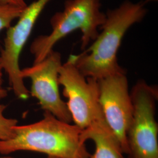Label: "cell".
I'll return each instance as SVG.
<instances>
[{"instance_id": "obj_11", "label": "cell", "mask_w": 158, "mask_h": 158, "mask_svg": "<svg viewBox=\"0 0 158 158\" xmlns=\"http://www.w3.org/2000/svg\"><path fill=\"white\" fill-rule=\"evenodd\" d=\"M6 106L0 104V141L12 138L15 134L14 127L18 125V120L8 118L4 115Z\"/></svg>"}, {"instance_id": "obj_14", "label": "cell", "mask_w": 158, "mask_h": 158, "mask_svg": "<svg viewBox=\"0 0 158 158\" xmlns=\"http://www.w3.org/2000/svg\"><path fill=\"white\" fill-rule=\"evenodd\" d=\"M2 64H1V59H0V77H2Z\"/></svg>"}, {"instance_id": "obj_12", "label": "cell", "mask_w": 158, "mask_h": 158, "mask_svg": "<svg viewBox=\"0 0 158 158\" xmlns=\"http://www.w3.org/2000/svg\"><path fill=\"white\" fill-rule=\"evenodd\" d=\"M0 3L25 8L28 4L25 0H0Z\"/></svg>"}, {"instance_id": "obj_15", "label": "cell", "mask_w": 158, "mask_h": 158, "mask_svg": "<svg viewBox=\"0 0 158 158\" xmlns=\"http://www.w3.org/2000/svg\"><path fill=\"white\" fill-rule=\"evenodd\" d=\"M0 158H12L10 156H2V157H0ZM46 158H59L57 157H55V156H48V157Z\"/></svg>"}, {"instance_id": "obj_7", "label": "cell", "mask_w": 158, "mask_h": 158, "mask_svg": "<svg viewBox=\"0 0 158 158\" xmlns=\"http://www.w3.org/2000/svg\"><path fill=\"white\" fill-rule=\"evenodd\" d=\"M62 65L60 53L53 50L41 62L21 69V75L23 79L31 80L30 94L38 100L45 112L71 123L73 122L71 114L59 93V73Z\"/></svg>"}, {"instance_id": "obj_3", "label": "cell", "mask_w": 158, "mask_h": 158, "mask_svg": "<svg viewBox=\"0 0 158 158\" xmlns=\"http://www.w3.org/2000/svg\"><path fill=\"white\" fill-rule=\"evenodd\" d=\"M101 4V0H66L63 11L51 18V33L37 37L32 43L30 51L34 63L44 60L60 40L77 30L81 32V49H85L105 22L106 15Z\"/></svg>"}, {"instance_id": "obj_5", "label": "cell", "mask_w": 158, "mask_h": 158, "mask_svg": "<svg viewBox=\"0 0 158 158\" xmlns=\"http://www.w3.org/2000/svg\"><path fill=\"white\" fill-rule=\"evenodd\" d=\"M59 85L63 86V96L74 124L84 130L97 120L104 119L99 102L97 80L86 77L73 63L68 59L59 73Z\"/></svg>"}, {"instance_id": "obj_8", "label": "cell", "mask_w": 158, "mask_h": 158, "mask_svg": "<svg viewBox=\"0 0 158 158\" xmlns=\"http://www.w3.org/2000/svg\"><path fill=\"white\" fill-rule=\"evenodd\" d=\"M97 83L104 119L127 155V132L132 118L133 105L126 72L98 79Z\"/></svg>"}, {"instance_id": "obj_6", "label": "cell", "mask_w": 158, "mask_h": 158, "mask_svg": "<svg viewBox=\"0 0 158 158\" xmlns=\"http://www.w3.org/2000/svg\"><path fill=\"white\" fill-rule=\"evenodd\" d=\"M50 1L36 0L28 5L18 18L17 23L7 29L4 47L1 50L2 69L8 75L15 95L21 100L28 99L30 93L21 75V53L40 15Z\"/></svg>"}, {"instance_id": "obj_1", "label": "cell", "mask_w": 158, "mask_h": 158, "mask_svg": "<svg viewBox=\"0 0 158 158\" xmlns=\"http://www.w3.org/2000/svg\"><path fill=\"white\" fill-rule=\"evenodd\" d=\"M147 14L142 2L126 0L106 13L105 22L95 40L79 55L69 59L86 77L98 79L125 72L118 62L117 53L125 35Z\"/></svg>"}, {"instance_id": "obj_13", "label": "cell", "mask_w": 158, "mask_h": 158, "mask_svg": "<svg viewBox=\"0 0 158 158\" xmlns=\"http://www.w3.org/2000/svg\"><path fill=\"white\" fill-rule=\"evenodd\" d=\"M8 96V91L3 86V80L0 77V101L3 100Z\"/></svg>"}, {"instance_id": "obj_9", "label": "cell", "mask_w": 158, "mask_h": 158, "mask_svg": "<svg viewBox=\"0 0 158 158\" xmlns=\"http://www.w3.org/2000/svg\"><path fill=\"white\" fill-rule=\"evenodd\" d=\"M80 138L84 143L89 139L94 143L95 151L89 158H125L120 142L105 119L81 130Z\"/></svg>"}, {"instance_id": "obj_4", "label": "cell", "mask_w": 158, "mask_h": 158, "mask_svg": "<svg viewBox=\"0 0 158 158\" xmlns=\"http://www.w3.org/2000/svg\"><path fill=\"white\" fill-rule=\"evenodd\" d=\"M130 94L133 114L127 132L128 158H158V125L155 118L158 89L139 80Z\"/></svg>"}, {"instance_id": "obj_2", "label": "cell", "mask_w": 158, "mask_h": 158, "mask_svg": "<svg viewBox=\"0 0 158 158\" xmlns=\"http://www.w3.org/2000/svg\"><path fill=\"white\" fill-rule=\"evenodd\" d=\"M81 130L45 112L38 122L17 125L12 138L0 141V154L27 151L59 158H89L91 154L80 138Z\"/></svg>"}, {"instance_id": "obj_10", "label": "cell", "mask_w": 158, "mask_h": 158, "mask_svg": "<svg viewBox=\"0 0 158 158\" xmlns=\"http://www.w3.org/2000/svg\"><path fill=\"white\" fill-rule=\"evenodd\" d=\"M25 8L0 3V32L10 28L12 23L20 17Z\"/></svg>"}]
</instances>
